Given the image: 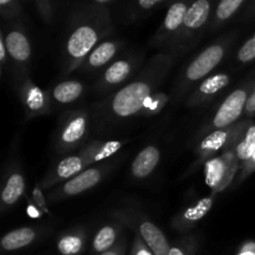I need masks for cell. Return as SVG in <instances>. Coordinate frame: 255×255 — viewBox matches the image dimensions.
Returning <instances> with one entry per match:
<instances>
[{
  "mask_svg": "<svg viewBox=\"0 0 255 255\" xmlns=\"http://www.w3.org/2000/svg\"><path fill=\"white\" fill-rule=\"evenodd\" d=\"M178 59V55L169 52L153 55L131 81L92 106L94 128L107 133L139 116L146 100L163 84Z\"/></svg>",
  "mask_w": 255,
  "mask_h": 255,
  "instance_id": "cell-1",
  "label": "cell"
},
{
  "mask_svg": "<svg viewBox=\"0 0 255 255\" xmlns=\"http://www.w3.org/2000/svg\"><path fill=\"white\" fill-rule=\"evenodd\" d=\"M114 31L111 11L106 5L85 1L69 15L61 49V76L80 69L90 52Z\"/></svg>",
  "mask_w": 255,
  "mask_h": 255,
  "instance_id": "cell-2",
  "label": "cell"
},
{
  "mask_svg": "<svg viewBox=\"0 0 255 255\" xmlns=\"http://www.w3.org/2000/svg\"><path fill=\"white\" fill-rule=\"evenodd\" d=\"M124 144V141H116V139L90 141L77 151L62 156L59 161L55 162L54 166L49 168V171L42 177L40 186L44 191L45 189L50 191L54 187L69 181L70 178L89 167L110 159L122 148Z\"/></svg>",
  "mask_w": 255,
  "mask_h": 255,
  "instance_id": "cell-3",
  "label": "cell"
},
{
  "mask_svg": "<svg viewBox=\"0 0 255 255\" xmlns=\"http://www.w3.org/2000/svg\"><path fill=\"white\" fill-rule=\"evenodd\" d=\"M237 37V30L224 32L211 44L207 45L183 67L173 87V99L176 101L186 100L199 82L211 76L216 67H218L228 56Z\"/></svg>",
  "mask_w": 255,
  "mask_h": 255,
  "instance_id": "cell-4",
  "label": "cell"
},
{
  "mask_svg": "<svg viewBox=\"0 0 255 255\" xmlns=\"http://www.w3.org/2000/svg\"><path fill=\"white\" fill-rule=\"evenodd\" d=\"M94 128L91 110L75 109L62 112L54 134V149L60 156H66L85 146Z\"/></svg>",
  "mask_w": 255,
  "mask_h": 255,
  "instance_id": "cell-5",
  "label": "cell"
},
{
  "mask_svg": "<svg viewBox=\"0 0 255 255\" xmlns=\"http://www.w3.org/2000/svg\"><path fill=\"white\" fill-rule=\"evenodd\" d=\"M218 0H192L178 36L174 40L169 54L179 57L188 54L208 32L214 9Z\"/></svg>",
  "mask_w": 255,
  "mask_h": 255,
  "instance_id": "cell-6",
  "label": "cell"
},
{
  "mask_svg": "<svg viewBox=\"0 0 255 255\" xmlns=\"http://www.w3.org/2000/svg\"><path fill=\"white\" fill-rule=\"evenodd\" d=\"M255 87V71L249 75L239 86H237L214 111L213 116L204 124L199 133L201 138L204 134L216 129L227 128L232 125L237 124L242 115L246 111L247 104L249 101L252 92Z\"/></svg>",
  "mask_w": 255,
  "mask_h": 255,
  "instance_id": "cell-7",
  "label": "cell"
},
{
  "mask_svg": "<svg viewBox=\"0 0 255 255\" xmlns=\"http://www.w3.org/2000/svg\"><path fill=\"white\" fill-rule=\"evenodd\" d=\"M111 217L138 234L154 255H169L171 244L166 234L139 209L131 206L116 208L111 212Z\"/></svg>",
  "mask_w": 255,
  "mask_h": 255,
  "instance_id": "cell-8",
  "label": "cell"
},
{
  "mask_svg": "<svg viewBox=\"0 0 255 255\" xmlns=\"http://www.w3.org/2000/svg\"><path fill=\"white\" fill-rule=\"evenodd\" d=\"M142 61L143 54L138 52H126L119 56L104 71L100 72L94 84L95 92L106 97L116 92L133 79V75L139 69Z\"/></svg>",
  "mask_w": 255,
  "mask_h": 255,
  "instance_id": "cell-9",
  "label": "cell"
},
{
  "mask_svg": "<svg viewBox=\"0 0 255 255\" xmlns=\"http://www.w3.org/2000/svg\"><path fill=\"white\" fill-rule=\"evenodd\" d=\"M12 69V82L30 74L32 46L21 21L6 22L1 29Z\"/></svg>",
  "mask_w": 255,
  "mask_h": 255,
  "instance_id": "cell-10",
  "label": "cell"
},
{
  "mask_svg": "<svg viewBox=\"0 0 255 255\" xmlns=\"http://www.w3.org/2000/svg\"><path fill=\"white\" fill-rule=\"evenodd\" d=\"M249 125L251 122L248 120H244V121L237 122L227 128L216 129V131L204 134L196 147V161L189 168V173L196 171L199 164L206 163L217 154L229 148H233L237 142L243 136Z\"/></svg>",
  "mask_w": 255,
  "mask_h": 255,
  "instance_id": "cell-11",
  "label": "cell"
},
{
  "mask_svg": "<svg viewBox=\"0 0 255 255\" xmlns=\"http://www.w3.org/2000/svg\"><path fill=\"white\" fill-rule=\"evenodd\" d=\"M114 166L115 164L112 162L105 161L89 167L85 171L80 172L79 174L70 178L69 181L50 189L49 194L46 196L47 202L57 203V202L72 198V197H76L95 188L97 184L104 181L105 177L110 173Z\"/></svg>",
  "mask_w": 255,
  "mask_h": 255,
  "instance_id": "cell-12",
  "label": "cell"
},
{
  "mask_svg": "<svg viewBox=\"0 0 255 255\" xmlns=\"http://www.w3.org/2000/svg\"><path fill=\"white\" fill-rule=\"evenodd\" d=\"M192 0H171L161 25L152 36L149 45L159 52H169L178 36Z\"/></svg>",
  "mask_w": 255,
  "mask_h": 255,
  "instance_id": "cell-13",
  "label": "cell"
},
{
  "mask_svg": "<svg viewBox=\"0 0 255 255\" xmlns=\"http://www.w3.org/2000/svg\"><path fill=\"white\" fill-rule=\"evenodd\" d=\"M14 87L26 120L47 116L51 114L52 100L50 92L37 86L32 81L30 74L15 81Z\"/></svg>",
  "mask_w": 255,
  "mask_h": 255,
  "instance_id": "cell-14",
  "label": "cell"
},
{
  "mask_svg": "<svg viewBox=\"0 0 255 255\" xmlns=\"http://www.w3.org/2000/svg\"><path fill=\"white\" fill-rule=\"evenodd\" d=\"M204 164L207 184L212 192L217 194L234 183L241 168V163L237 159L233 148L217 154Z\"/></svg>",
  "mask_w": 255,
  "mask_h": 255,
  "instance_id": "cell-15",
  "label": "cell"
},
{
  "mask_svg": "<svg viewBox=\"0 0 255 255\" xmlns=\"http://www.w3.org/2000/svg\"><path fill=\"white\" fill-rule=\"evenodd\" d=\"M26 183L22 172L21 164L17 159L7 162L1 182V193H0V208L2 213L10 211L20 198L24 196Z\"/></svg>",
  "mask_w": 255,
  "mask_h": 255,
  "instance_id": "cell-16",
  "label": "cell"
},
{
  "mask_svg": "<svg viewBox=\"0 0 255 255\" xmlns=\"http://www.w3.org/2000/svg\"><path fill=\"white\" fill-rule=\"evenodd\" d=\"M231 82L232 75L228 72H218V74L211 75L194 87L193 91L184 101V105L188 109L204 106L214 101L229 86Z\"/></svg>",
  "mask_w": 255,
  "mask_h": 255,
  "instance_id": "cell-17",
  "label": "cell"
},
{
  "mask_svg": "<svg viewBox=\"0 0 255 255\" xmlns=\"http://www.w3.org/2000/svg\"><path fill=\"white\" fill-rule=\"evenodd\" d=\"M125 47V41L121 39H106L100 42L85 59L79 71L84 74H100L110 64L115 61Z\"/></svg>",
  "mask_w": 255,
  "mask_h": 255,
  "instance_id": "cell-18",
  "label": "cell"
},
{
  "mask_svg": "<svg viewBox=\"0 0 255 255\" xmlns=\"http://www.w3.org/2000/svg\"><path fill=\"white\" fill-rule=\"evenodd\" d=\"M216 197L217 193L212 192L209 196L202 197L194 203L188 204L183 209H181L172 219V228L181 234L189 233L211 212L216 202Z\"/></svg>",
  "mask_w": 255,
  "mask_h": 255,
  "instance_id": "cell-19",
  "label": "cell"
},
{
  "mask_svg": "<svg viewBox=\"0 0 255 255\" xmlns=\"http://www.w3.org/2000/svg\"><path fill=\"white\" fill-rule=\"evenodd\" d=\"M161 161V149L154 144H148L137 153L131 164V174L137 181L151 176Z\"/></svg>",
  "mask_w": 255,
  "mask_h": 255,
  "instance_id": "cell-20",
  "label": "cell"
},
{
  "mask_svg": "<svg viewBox=\"0 0 255 255\" xmlns=\"http://www.w3.org/2000/svg\"><path fill=\"white\" fill-rule=\"evenodd\" d=\"M124 228H126V227L121 222L115 221V219L99 228L91 242L92 253L99 255L114 248L119 243L120 239L122 238L121 236L124 233Z\"/></svg>",
  "mask_w": 255,
  "mask_h": 255,
  "instance_id": "cell-21",
  "label": "cell"
},
{
  "mask_svg": "<svg viewBox=\"0 0 255 255\" xmlns=\"http://www.w3.org/2000/svg\"><path fill=\"white\" fill-rule=\"evenodd\" d=\"M40 229L37 227H20L12 229L0 239V248L2 252H16L31 246L39 239Z\"/></svg>",
  "mask_w": 255,
  "mask_h": 255,
  "instance_id": "cell-22",
  "label": "cell"
},
{
  "mask_svg": "<svg viewBox=\"0 0 255 255\" xmlns=\"http://www.w3.org/2000/svg\"><path fill=\"white\" fill-rule=\"evenodd\" d=\"M87 243V229L74 227L62 232L56 239V249L60 255H80Z\"/></svg>",
  "mask_w": 255,
  "mask_h": 255,
  "instance_id": "cell-23",
  "label": "cell"
},
{
  "mask_svg": "<svg viewBox=\"0 0 255 255\" xmlns=\"http://www.w3.org/2000/svg\"><path fill=\"white\" fill-rule=\"evenodd\" d=\"M248 2L251 1L249 0H218L208 32L213 34V32L219 31L222 27L229 24Z\"/></svg>",
  "mask_w": 255,
  "mask_h": 255,
  "instance_id": "cell-24",
  "label": "cell"
},
{
  "mask_svg": "<svg viewBox=\"0 0 255 255\" xmlns=\"http://www.w3.org/2000/svg\"><path fill=\"white\" fill-rule=\"evenodd\" d=\"M85 90V85L79 80H62L52 87L50 96L56 106H66L79 101L84 96Z\"/></svg>",
  "mask_w": 255,
  "mask_h": 255,
  "instance_id": "cell-25",
  "label": "cell"
},
{
  "mask_svg": "<svg viewBox=\"0 0 255 255\" xmlns=\"http://www.w3.org/2000/svg\"><path fill=\"white\" fill-rule=\"evenodd\" d=\"M171 0H131L125 9V19L127 21H137L151 14L153 10Z\"/></svg>",
  "mask_w": 255,
  "mask_h": 255,
  "instance_id": "cell-26",
  "label": "cell"
},
{
  "mask_svg": "<svg viewBox=\"0 0 255 255\" xmlns=\"http://www.w3.org/2000/svg\"><path fill=\"white\" fill-rule=\"evenodd\" d=\"M233 151L236 153L237 159L241 163H246L255 152V125L251 124L243 136L241 137L236 146L233 147Z\"/></svg>",
  "mask_w": 255,
  "mask_h": 255,
  "instance_id": "cell-27",
  "label": "cell"
},
{
  "mask_svg": "<svg viewBox=\"0 0 255 255\" xmlns=\"http://www.w3.org/2000/svg\"><path fill=\"white\" fill-rule=\"evenodd\" d=\"M172 99H173V96L169 95L168 92L157 90L156 92H153L146 100L141 112H139V117H142V119H151V117L157 116V115H159V112L163 111L164 107L169 104Z\"/></svg>",
  "mask_w": 255,
  "mask_h": 255,
  "instance_id": "cell-28",
  "label": "cell"
},
{
  "mask_svg": "<svg viewBox=\"0 0 255 255\" xmlns=\"http://www.w3.org/2000/svg\"><path fill=\"white\" fill-rule=\"evenodd\" d=\"M0 14L5 22L21 21L24 11L19 0H0Z\"/></svg>",
  "mask_w": 255,
  "mask_h": 255,
  "instance_id": "cell-29",
  "label": "cell"
},
{
  "mask_svg": "<svg viewBox=\"0 0 255 255\" xmlns=\"http://www.w3.org/2000/svg\"><path fill=\"white\" fill-rule=\"evenodd\" d=\"M199 241L196 236H184L171 246L169 255H196Z\"/></svg>",
  "mask_w": 255,
  "mask_h": 255,
  "instance_id": "cell-30",
  "label": "cell"
},
{
  "mask_svg": "<svg viewBox=\"0 0 255 255\" xmlns=\"http://www.w3.org/2000/svg\"><path fill=\"white\" fill-rule=\"evenodd\" d=\"M236 60L242 65L249 64V62L254 61L255 60V32L249 37L248 40L242 44L237 51Z\"/></svg>",
  "mask_w": 255,
  "mask_h": 255,
  "instance_id": "cell-31",
  "label": "cell"
},
{
  "mask_svg": "<svg viewBox=\"0 0 255 255\" xmlns=\"http://www.w3.org/2000/svg\"><path fill=\"white\" fill-rule=\"evenodd\" d=\"M36 9L39 15L46 24H50L54 17V6H52V0H35Z\"/></svg>",
  "mask_w": 255,
  "mask_h": 255,
  "instance_id": "cell-32",
  "label": "cell"
},
{
  "mask_svg": "<svg viewBox=\"0 0 255 255\" xmlns=\"http://www.w3.org/2000/svg\"><path fill=\"white\" fill-rule=\"evenodd\" d=\"M42 191L44 189L41 188V186H40V183L35 184L34 189H32V193H31V199L32 202L35 203V206L39 208V211L41 212V213H45V214H50V211L47 209V199L45 198L44 194H42Z\"/></svg>",
  "mask_w": 255,
  "mask_h": 255,
  "instance_id": "cell-33",
  "label": "cell"
},
{
  "mask_svg": "<svg viewBox=\"0 0 255 255\" xmlns=\"http://www.w3.org/2000/svg\"><path fill=\"white\" fill-rule=\"evenodd\" d=\"M129 255H154L153 252L148 248L146 243L142 241L138 234H134L133 242L131 246V253Z\"/></svg>",
  "mask_w": 255,
  "mask_h": 255,
  "instance_id": "cell-34",
  "label": "cell"
},
{
  "mask_svg": "<svg viewBox=\"0 0 255 255\" xmlns=\"http://www.w3.org/2000/svg\"><path fill=\"white\" fill-rule=\"evenodd\" d=\"M0 64H1V76H4V72L7 69V65L10 66V59L1 30H0Z\"/></svg>",
  "mask_w": 255,
  "mask_h": 255,
  "instance_id": "cell-35",
  "label": "cell"
},
{
  "mask_svg": "<svg viewBox=\"0 0 255 255\" xmlns=\"http://www.w3.org/2000/svg\"><path fill=\"white\" fill-rule=\"evenodd\" d=\"M127 252V238L126 236H122V238L120 239L119 243L111 248L110 251L105 252V253H101L99 255H126Z\"/></svg>",
  "mask_w": 255,
  "mask_h": 255,
  "instance_id": "cell-36",
  "label": "cell"
},
{
  "mask_svg": "<svg viewBox=\"0 0 255 255\" xmlns=\"http://www.w3.org/2000/svg\"><path fill=\"white\" fill-rule=\"evenodd\" d=\"M237 255H255V243L254 242H247L239 248Z\"/></svg>",
  "mask_w": 255,
  "mask_h": 255,
  "instance_id": "cell-37",
  "label": "cell"
},
{
  "mask_svg": "<svg viewBox=\"0 0 255 255\" xmlns=\"http://www.w3.org/2000/svg\"><path fill=\"white\" fill-rule=\"evenodd\" d=\"M244 114H246L247 117H253L255 115V87H254L253 92H252L251 97H249V101H248V104H247Z\"/></svg>",
  "mask_w": 255,
  "mask_h": 255,
  "instance_id": "cell-38",
  "label": "cell"
},
{
  "mask_svg": "<svg viewBox=\"0 0 255 255\" xmlns=\"http://www.w3.org/2000/svg\"><path fill=\"white\" fill-rule=\"evenodd\" d=\"M27 214H29L30 217H31V218H37V217H40L41 216V212L39 211V208H37L36 206H27Z\"/></svg>",
  "mask_w": 255,
  "mask_h": 255,
  "instance_id": "cell-39",
  "label": "cell"
},
{
  "mask_svg": "<svg viewBox=\"0 0 255 255\" xmlns=\"http://www.w3.org/2000/svg\"><path fill=\"white\" fill-rule=\"evenodd\" d=\"M115 1V0H89V2H92V4L96 5H107L109 2Z\"/></svg>",
  "mask_w": 255,
  "mask_h": 255,
  "instance_id": "cell-40",
  "label": "cell"
},
{
  "mask_svg": "<svg viewBox=\"0 0 255 255\" xmlns=\"http://www.w3.org/2000/svg\"><path fill=\"white\" fill-rule=\"evenodd\" d=\"M22 1H24V2H29L30 0H22Z\"/></svg>",
  "mask_w": 255,
  "mask_h": 255,
  "instance_id": "cell-41",
  "label": "cell"
}]
</instances>
